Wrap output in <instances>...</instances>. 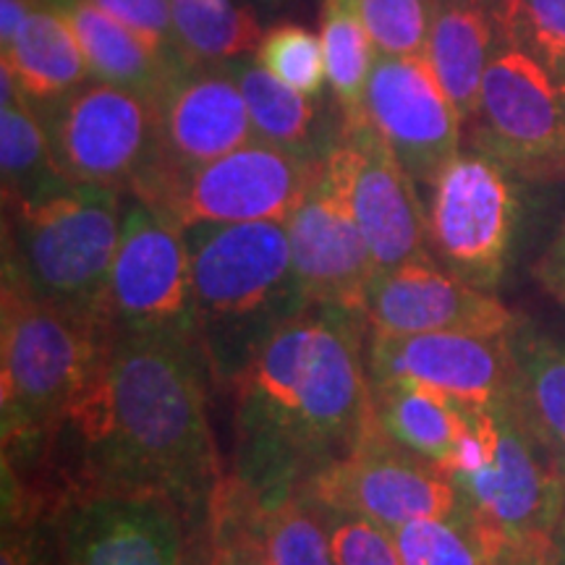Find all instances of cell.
Masks as SVG:
<instances>
[{
    "mask_svg": "<svg viewBox=\"0 0 565 565\" xmlns=\"http://www.w3.org/2000/svg\"><path fill=\"white\" fill-rule=\"evenodd\" d=\"M207 383L196 335L113 333L42 454L26 466L3 461V469L45 519L92 494H160L207 524L225 475Z\"/></svg>",
    "mask_w": 565,
    "mask_h": 565,
    "instance_id": "cell-1",
    "label": "cell"
},
{
    "mask_svg": "<svg viewBox=\"0 0 565 565\" xmlns=\"http://www.w3.org/2000/svg\"><path fill=\"white\" fill-rule=\"evenodd\" d=\"M364 315L307 303L233 380L236 466L252 490L301 484L374 429Z\"/></svg>",
    "mask_w": 565,
    "mask_h": 565,
    "instance_id": "cell-2",
    "label": "cell"
},
{
    "mask_svg": "<svg viewBox=\"0 0 565 565\" xmlns=\"http://www.w3.org/2000/svg\"><path fill=\"white\" fill-rule=\"evenodd\" d=\"M186 233L194 322L210 380L231 387L267 338L307 301L286 221L204 223Z\"/></svg>",
    "mask_w": 565,
    "mask_h": 565,
    "instance_id": "cell-3",
    "label": "cell"
},
{
    "mask_svg": "<svg viewBox=\"0 0 565 565\" xmlns=\"http://www.w3.org/2000/svg\"><path fill=\"white\" fill-rule=\"evenodd\" d=\"M92 317L40 301L17 280L0 291V419L3 461L26 466L42 454L63 414L89 383L105 345Z\"/></svg>",
    "mask_w": 565,
    "mask_h": 565,
    "instance_id": "cell-4",
    "label": "cell"
},
{
    "mask_svg": "<svg viewBox=\"0 0 565 565\" xmlns=\"http://www.w3.org/2000/svg\"><path fill=\"white\" fill-rule=\"evenodd\" d=\"M124 194L92 183L3 204V278L97 320L124 225Z\"/></svg>",
    "mask_w": 565,
    "mask_h": 565,
    "instance_id": "cell-5",
    "label": "cell"
},
{
    "mask_svg": "<svg viewBox=\"0 0 565 565\" xmlns=\"http://www.w3.org/2000/svg\"><path fill=\"white\" fill-rule=\"evenodd\" d=\"M494 450L479 471L454 477L463 513L490 565L565 557V477L515 404L492 406Z\"/></svg>",
    "mask_w": 565,
    "mask_h": 565,
    "instance_id": "cell-6",
    "label": "cell"
},
{
    "mask_svg": "<svg viewBox=\"0 0 565 565\" xmlns=\"http://www.w3.org/2000/svg\"><path fill=\"white\" fill-rule=\"evenodd\" d=\"M519 225V175L482 152H458L429 186V252L471 286L494 291L503 282Z\"/></svg>",
    "mask_w": 565,
    "mask_h": 565,
    "instance_id": "cell-7",
    "label": "cell"
},
{
    "mask_svg": "<svg viewBox=\"0 0 565 565\" xmlns=\"http://www.w3.org/2000/svg\"><path fill=\"white\" fill-rule=\"evenodd\" d=\"M322 168L324 158L254 139L207 166L154 183L134 200L150 204L183 231L204 223L288 221Z\"/></svg>",
    "mask_w": 565,
    "mask_h": 565,
    "instance_id": "cell-8",
    "label": "cell"
},
{
    "mask_svg": "<svg viewBox=\"0 0 565 565\" xmlns=\"http://www.w3.org/2000/svg\"><path fill=\"white\" fill-rule=\"evenodd\" d=\"M40 113L53 160L71 183L129 194L158 152V103L108 82H87Z\"/></svg>",
    "mask_w": 565,
    "mask_h": 565,
    "instance_id": "cell-9",
    "label": "cell"
},
{
    "mask_svg": "<svg viewBox=\"0 0 565 565\" xmlns=\"http://www.w3.org/2000/svg\"><path fill=\"white\" fill-rule=\"evenodd\" d=\"M471 150L519 179L565 175V89L532 55L500 40L471 121Z\"/></svg>",
    "mask_w": 565,
    "mask_h": 565,
    "instance_id": "cell-10",
    "label": "cell"
},
{
    "mask_svg": "<svg viewBox=\"0 0 565 565\" xmlns=\"http://www.w3.org/2000/svg\"><path fill=\"white\" fill-rule=\"evenodd\" d=\"M97 322L105 335H196L186 233L171 217L134 196L124 207L121 242Z\"/></svg>",
    "mask_w": 565,
    "mask_h": 565,
    "instance_id": "cell-11",
    "label": "cell"
},
{
    "mask_svg": "<svg viewBox=\"0 0 565 565\" xmlns=\"http://www.w3.org/2000/svg\"><path fill=\"white\" fill-rule=\"evenodd\" d=\"M301 490L322 511L356 515L385 532L416 519H440L461 505L456 479L448 471L401 448L377 424L349 456L303 479Z\"/></svg>",
    "mask_w": 565,
    "mask_h": 565,
    "instance_id": "cell-12",
    "label": "cell"
},
{
    "mask_svg": "<svg viewBox=\"0 0 565 565\" xmlns=\"http://www.w3.org/2000/svg\"><path fill=\"white\" fill-rule=\"evenodd\" d=\"M204 529L160 494H92L51 519L53 565H186Z\"/></svg>",
    "mask_w": 565,
    "mask_h": 565,
    "instance_id": "cell-13",
    "label": "cell"
},
{
    "mask_svg": "<svg viewBox=\"0 0 565 565\" xmlns=\"http://www.w3.org/2000/svg\"><path fill=\"white\" fill-rule=\"evenodd\" d=\"M330 154L341 168L353 215L377 273L435 259L429 252L427 207L416 194V181L370 118H343L341 137Z\"/></svg>",
    "mask_w": 565,
    "mask_h": 565,
    "instance_id": "cell-14",
    "label": "cell"
},
{
    "mask_svg": "<svg viewBox=\"0 0 565 565\" xmlns=\"http://www.w3.org/2000/svg\"><path fill=\"white\" fill-rule=\"evenodd\" d=\"M366 366L372 387H433L469 412H482L513 393L515 333L370 335Z\"/></svg>",
    "mask_w": 565,
    "mask_h": 565,
    "instance_id": "cell-15",
    "label": "cell"
},
{
    "mask_svg": "<svg viewBox=\"0 0 565 565\" xmlns=\"http://www.w3.org/2000/svg\"><path fill=\"white\" fill-rule=\"evenodd\" d=\"M286 228L303 301L364 315L377 267L353 215L341 168L330 152L320 179L288 215Z\"/></svg>",
    "mask_w": 565,
    "mask_h": 565,
    "instance_id": "cell-16",
    "label": "cell"
},
{
    "mask_svg": "<svg viewBox=\"0 0 565 565\" xmlns=\"http://www.w3.org/2000/svg\"><path fill=\"white\" fill-rule=\"evenodd\" d=\"M154 103L158 152L129 196H141L154 183L207 166L257 139L242 89L223 63L179 71Z\"/></svg>",
    "mask_w": 565,
    "mask_h": 565,
    "instance_id": "cell-17",
    "label": "cell"
},
{
    "mask_svg": "<svg viewBox=\"0 0 565 565\" xmlns=\"http://www.w3.org/2000/svg\"><path fill=\"white\" fill-rule=\"evenodd\" d=\"M364 113L419 186L461 152L463 121L427 55H377Z\"/></svg>",
    "mask_w": 565,
    "mask_h": 565,
    "instance_id": "cell-18",
    "label": "cell"
},
{
    "mask_svg": "<svg viewBox=\"0 0 565 565\" xmlns=\"http://www.w3.org/2000/svg\"><path fill=\"white\" fill-rule=\"evenodd\" d=\"M364 320L370 335H505L519 330L515 315L498 296L471 286L435 259L374 275Z\"/></svg>",
    "mask_w": 565,
    "mask_h": 565,
    "instance_id": "cell-19",
    "label": "cell"
},
{
    "mask_svg": "<svg viewBox=\"0 0 565 565\" xmlns=\"http://www.w3.org/2000/svg\"><path fill=\"white\" fill-rule=\"evenodd\" d=\"M223 66L231 71L242 89L259 141L296 154H309V158H328L341 137L343 116L338 124L330 121L315 97L282 84L257 61V55H238V58L225 61Z\"/></svg>",
    "mask_w": 565,
    "mask_h": 565,
    "instance_id": "cell-20",
    "label": "cell"
},
{
    "mask_svg": "<svg viewBox=\"0 0 565 565\" xmlns=\"http://www.w3.org/2000/svg\"><path fill=\"white\" fill-rule=\"evenodd\" d=\"M498 45L494 0H435L427 58L463 126L475 116L487 63Z\"/></svg>",
    "mask_w": 565,
    "mask_h": 565,
    "instance_id": "cell-21",
    "label": "cell"
},
{
    "mask_svg": "<svg viewBox=\"0 0 565 565\" xmlns=\"http://www.w3.org/2000/svg\"><path fill=\"white\" fill-rule=\"evenodd\" d=\"M0 55L32 108H47L92 79L79 42L51 0H42Z\"/></svg>",
    "mask_w": 565,
    "mask_h": 565,
    "instance_id": "cell-22",
    "label": "cell"
},
{
    "mask_svg": "<svg viewBox=\"0 0 565 565\" xmlns=\"http://www.w3.org/2000/svg\"><path fill=\"white\" fill-rule=\"evenodd\" d=\"M51 3L68 21L89 63L92 79L116 84V87L158 100L166 84L183 71L162 61L145 40L92 0H51Z\"/></svg>",
    "mask_w": 565,
    "mask_h": 565,
    "instance_id": "cell-23",
    "label": "cell"
},
{
    "mask_svg": "<svg viewBox=\"0 0 565 565\" xmlns=\"http://www.w3.org/2000/svg\"><path fill=\"white\" fill-rule=\"evenodd\" d=\"M374 424L401 448L448 471L458 440L469 429V412L454 398L422 385L372 387Z\"/></svg>",
    "mask_w": 565,
    "mask_h": 565,
    "instance_id": "cell-24",
    "label": "cell"
},
{
    "mask_svg": "<svg viewBox=\"0 0 565 565\" xmlns=\"http://www.w3.org/2000/svg\"><path fill=\"white\" fill-rule=\"evenodd\" d=\"M0 173L3 204L34 200L68 183L55 166L40 113L6 66H0Z\"/></svg>",
    "mask_w": 565,
    "mask_h": 565,
    "instance_id": "cell-25",
    "label": "cell"
},
{
    "mask_svg": "<svg viewBox=\"0 0 565 565\" xmlns=\"http://www.w3.org/2000/svg\"><path fill=\"white\" fill-rule=\"evenodd\" d=\"M252 511L273 565H335L328 519L301 484L252 490Z\"/></svg>",
    "mask_w": 565,
    "mask_h": 565,
    "instance_id": "cell-26",
    "label": "cell"
},
{
    "mask_svg": "<svg viewBox=\"0 0 565 565\" xmlns=\"http://www.w3.org/2000/svg\"><path fill=\"white\" fill-rule=\"evenodd\" d=\"M513 398L565 477V343L515 330Z\"/></svg>",
    "mask_w": 565,
    "mask_h": 565,
    "instance_id": "cell-27",
    "label": "cell"
},
{
    "mask_svg": "<svg viewBox=\"0 0 565 565\" xmlns=\"http://www.w3.org/2000/svg\"><path fill=\"white\" fill-rule=\"evenodd\" d=\"M181 51L192 66H217L257 53L265 32L257 17L233 0H171Z\"/></svg>",
    "mask_w": 565,
    "mask_h": 565,
    "instance_id": "cell-28",
    "label": "cell"
},
{
    "mask_svg": "<svg viewBox=\"0 0 565 565\" xmlns=\"http://www.w3.org/2000/svg\"><path fill=\"white\" fill-rule=\"evenodd\" d=\"M320 40L338 110L345 121L364 118L366 87L380 53L351 0H322Z\"/></svg>",
    "mask_w": 565,
    "mask_h": 565,
    "instance_id": "cell-29",
    "label": "cell"
},
{
    "mask_svg": "<svg viewBox=\"0 0 565 565\" xmlns=\"http://www.w3.org/2000/svg\"><path fill=\"white\" fill-rule=\"evenodd\" d=\"M207 565H273L254 526L252 490L225 471L210 500Z\"/></svg>",
    "mask_w": 565,
    "mask_h": 565,
    "instance_id": "cell-30",
    "label": "cell"
},
{
    "mask_svg": "<svg viewBox=\"0 0 565 565\" xmlns=\"http://www.w3.org/2000/svg\"><path fill=\"white\" fill-rule=\"evenodd\" d=\"M500 40L547 68L565 89V0H494Z\"/></svg>",
    "mask_w": 565,
    "mask_h": 565,
    "instance_id": "cell-31",
    "label": "cell"
},
{
    "mask_svg": "<svg viewBox=\"0 0 565 565\" xmlns=\"http://www.w3.org/2000/svg\"><path fill=\"white\" fill-rule=\"evenodd\" d=\"M401 565H490L469 515L458 511L440 519H416L391 532Z\"/></svg>",
    "mask_w": 565,
    "mask_h": 565,
    "instance_id": "cell-32",
    "label": "cell"
},
{
    "mask_svg": "<svg viewBox=\"0 0 565 565\" xmlns=\"http://www.w3.org/2000/svg\"><path fill=\"white\" fill-rule=\"evenodd\" d=\"M257 61L282 84L307 97H320L328 84L322 40L299 24H280L265 32L257 47Z\"/></svg>",
    "mask_w": 565,
    "mask_h": 565,
    "instance_id": "cell-33",
    "label": "cell"
},
{
    "mask_svg": "<svg viewBox=\"0 0 565 565\" xmlns=\"http://www.w3.org/2000/svg\"><path fill=\"white\" fill-rule=\"evenodd\" d=\"M380 55H427L435 0H351Z\"/></svg>",
    "mask_w": 565,
    "mask_h": 565,
    "instance_id": "cell-34",
    "label": "cell"
},
{
    "mask_svg": "<svg viewBox=\"0 0 565 565\" xmlns=\"http://www.w3.org/2000/svg\"><path fill=\"white\" fill-rule=\"evenodd\" d=\"M92 3L100 6L124 26H129L162 61L175 68H192V63L181 51L179 34H175L171 0H92Z\"/></svg>",
    "mask_w": 565,
    "mask_h": 565,
    "instance_id": "cell-35",
    "label": "cell"
},
{
    "mask_svg": "<svg viewBox=\"0 0 565 565\" xmlns=\"http://www.w3.org/2000/svg\"><path fill=\"white\" fill-rule=\"evenodd\" d=\"M328 519L335 565H401L391 532L356 515L322 511Z\"/></svg>",
    "mask_w": 565,
    "mask_h": 565,
    "instance_id": "cell-36",
    "label": "cell"
},
{
    "mask_svg": "<svg viewBox=\"0 0 565 565\" xmlns=\"http://www.w3.org/2000/svg\"><path fill=\"white\" fill-rule=\"evenodd\" d=\"M42 0H0V51L9 47Z\"/></svg>",
    "mask_w": 565,
    "mask_h": 565,
    "instance_id": "cell-37",
    "label": "cell"
},
{
    "mask_svg": "<svg viewBox=\"0 0 565 565\" xmlns=\"http://www.w3.org/2000/svg\"><path fill=\"white\" fill-rule=\"evenodd\" d=\"M186 565H207V529H204L202 540L196 542L192 557H189Z\"/></svg>",
    "mask_w": 565,
    "mask_h": 565,
    "instance_id": "cell-38",
    "label": "cell"
},
{
    "mask_svg": "<svg viewBox=\"0 0 565 565\" xmlns=\"http://www.w3.org/2000/svg\"><path fill=\"white\" fill-rule=\"evenodd\" d=\"M498 565H565V557H555V561H534V557H521V561H503Z\"/></svg>",
    "mask_w": 565,
    "mask_h": 565,
    "instance_id": "cell-39",
    "label": "cell"
},
{
    "mask_svg": "<svg viewBox=\"0 0 565 565\" xmlns=\"http://www.w3.org/2000/svg\"><path fill=\"white\" fill-rule=\"evenodd\" d=\"M563 265H565V244H563Z\"/></svg>",
    "mask_w": 565,
    "mask_h": 565,
    "instance_id": "cell-40",
    "label": "cell"
}]
</instances>
